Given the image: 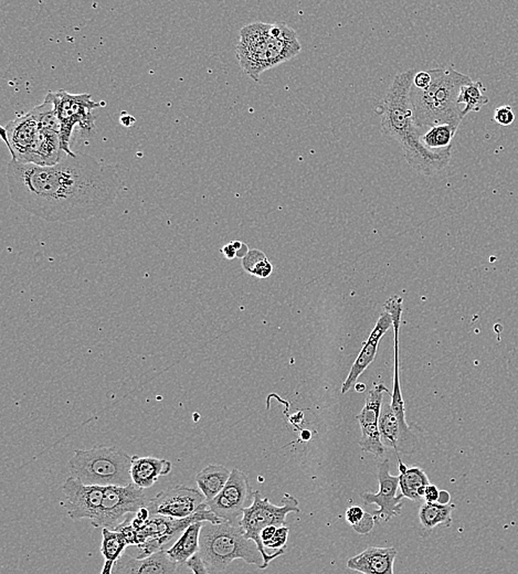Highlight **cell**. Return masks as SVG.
Here are the masks:
<instances>
[{"label":"cell","instance_id":"cell-35","mask_svg":"<svg viewBox=\"0 0 518 574\" xmlns=\"http://www.w3.org/2000/svg\"><path fill=\"white\" fill-rule=\"evenodd\" d=\"M365 512V510L359 506H352L346 510V521L354 527L359 523L360 520L363 519Z\"/></svg>","mask_w":518,"mask_h":574},{"label":"cell","instance_id":"cell-20","mask_svg":"<svg viewBox=\"0 0 518 574\" xmlns=\"http://www.w3.org/2000/svg\"><path fill=\"white\" fill-rule=\"evenodd\" d=\"M180 564L171 560L167 554L166 549L157 551L155 554L144 556V558H134L130 554H123L122 556L115 563L113 573L115 574H142L176 573Z\"/></svg>","mask_w":518,"mask_h":574},{"label":"cell","instance_id":"cell-3","mask_svg":"<svg viewBox=\"0 0 518 574\" xmlns=\"http://www.w3.org/2000/svg\"><path fill=\"white\" fill-rule=\"evenodd\" d=\"M302 51L294 29L284 22H253L240 30L237 59L242 71L259 81L265 71L288 62Z\"/></svg>","mask_w":518,"mask_h":574},{"label":"cell","instance_id":"cell-28","mask_svg":"<svg viewBox=\"0 0 518 574\" xmlns=\"http://www.w3.org/2000/svg\"><path fill=\"white\" fill-rule=\"evenodd\" d=\"M484 90L481 81H477V82L471 81L462 86L459 98H458V104L460 107L463 105V109H462L463 117L467 116L471 112H479L483 107L490 103L489 98L483 94Z\"/></svg>","mask_w":518,"mask_h":574},{"label":"cell","instance_id":"cell-24","mask_svg":"<svg viewBox=\"0 0 518 574\" xmlns=\"http://www.w3.org/2000/svg\"><path fill=\"white\" fill-rule=\"evenodd\" d=\"M456 509L453 504H439V502H425L420 506L418 517L423 528V537L427 538L435 528L450 527L452 525V514Z\"/></svg>","mask_w":518,"mask_h":574},{"label":"cell","instance_id":"cell-10","mask_svg":"<svg viewBox=\"0 0 518 574\" xmlns=\"http://www.w3.org/2000/svg\"><path fill=\"white\" fill-rule=\"evenodd\" d=\"M147 502L145 489L134 483L126 486H105L99 517L91 523L95 528L114 530L127 515L136 514Z\"/></svg>","mask_w":518,"mask_h":574},{"label":"cell","instance_id":"cell-21","mask_svg":"<svg viewBox=\"0 0 518 574\" xmlns=\"http://www.w3.org/2000/svg\"><path fill=\"white\" fill-rule=\"evenodd\" d=\"M398 551L394 547H369L361 554L348 559L347 568L365 574H394V564Z\"/></svg>","mask_w":518,"mask_h":574},{"label":"cell","instance_id":"cell-32","mask_svg":"<svg viewBox=\"0 0 518 574\" xmlns=\"http://www.w3.org/2000/svg\"><path fill=\"white\" fill-rule=\"evenodd\" d=\"M494 121L502 126H510L515 121V114L510 105H503L494 112Z\"/></svg>","mask_w":518,"mask_h":574},{"label":"cell","instance_id":"cell-8","mask_svg":"<svg viewBox=\"0 0 518 574\" xmlns=\"http://www.w3.org/2000/svg\"><path fill=\"white\" fill-rule=\"evenodd\" d=\"M197 521H209L213 523H223V520L213 514L208 507L207 502L202 505L197 512L186 518L165 517L152 515L144 525L138 529V548L142 551L140 556H150L163 550L173 539L184 533L188 526Z\"/></svg>","mask_w":518,"mask_h":574},{"label":"cell","instance_id":"cell-38","mask_svg":"<svg viewBox=\"0 0 518 574\" xmlns=\"http://www.w3.org/2000/svg\"><path fill=\"white\" fill-rule=\"evenodd\" d=\"M277 526H267L265 527L263 530L261 531V541L263 543V546H265V542L269 541L270 539L272 538L274 533H277Z\"/></svg>","mask_w":518,"mask_h":574},{"label":"cell","instance_id":"cell-30","mask_svg":"<svg viewBox=\"0 0 518 574\" xmlns=\"http://www.w3.org/2000/svg\"><path fill=\"white\" fill-rule=\"evenodd\" d=\"M244 267L248 273L260 279H267L272 273V264L259 250H250L244 258Z\"/></svg>","mask_w":518,"mask_h":574},{"label":"cell","instance_id":"cell-19","mask_svg":"<svg viewBox=\"0 0 518 574\" xmlns=\"http://www.w3.org/2000/svg\"><path fill=\"white\" fill-rule=\"evenodd\" d=\"M379 431L385 448L394 450L397 455L398 453L408 455L415 450V435L411 429L402 427L401 422L392 410V404L388 402H384L381 408Z\"/></svg>","mask_w":518,"mask_h":574},{"label":"cell","instance_id":"cell-2","mask_svg":"<svg viewBox=\"0 0 518 574\" xmlns=\"http://www.w3.org/2000/svg\"><path fill=\"white\" fill-rule=\"evenodd\" d=\"M417 71L413 69L398 73L378 109L381 130L389 138L399 142L407 163L418 173L433 176L443 171L451 161V148L431 150L420 140L416 124L410 91Z\"/></svg>","mask_w":518,"mask_h":574},{"label":"cell","instance_id":"cell-14","mask_svg":"<svg viewBox=\"0 0 518 574\" xmlns=\"http://www.w3.org/2000/svg\"><path fill=\"white\" fill-rule=\"evenodd\" d=\"M206 502L205 495L200 489L178 485L159 492L148 500L146 507L151 515L186 518L197 512Z\"/></svg>","mask_w":518,"mask_h":574},{"label":"cell","instance_id":"cell-36","mask_svg":"<svg viewBox=\"0 0 518 574\" xmlns=\"http://www.w3.org/2000/svg\"><path fill=\"white\" fill-rule=\"evenodd\" d=\"M431 83V74L429 71H420L416 73L412 86L417 88H425Z\"/></svg>","mask_w":518,"mask_h":574},{"label":"cell","instance_id":"cell-9","mask_svg":"<svg viewBox=\"0 0 518 574\" xmlns=\"http://www.w3.org/2000/svg\"><path fill=\"white\" fill-rule=\"evenodd\" d=\"M47 98L53 103L59 119L61 149L67 155H76L70 147L73 130L77 126L86 132L93 130L96 117L92 111L100 107L99 103L94 102L90 94H71L65 90L49 92Z\"/></svg>","mask_w":518,"mask_h":574},{"label":"cell","instance_id":"cell-41","mask_svg":"<svg viewBox=\"0 0 518 574\" xmlns=\"http://www.w3.org/2000/svg\"><path fill=\"white\" fill-rule=\"evenodd\" d=\"M354 387H355L356 392H358V394H364V392H365L366 391V389H367V387H366L365 383L363 382H356V385Z\"/></svg>","mask_w":518,"mask_h":574},{"label":"cell","instance_id":"cell-34","mask_svg":"<svg viewBox=\"0 0 518 574\" xmlns=\"http://www.w3.org/2000/svg\"><path fill=\"white\" fill-rule=\"evenodd\" d=\"M375 526V516L371 515L369 512H365L363 519L360 520L357 525L354 526L352 529L359 535H367L371 533Z\"/></svg>","mask_w":518,"mask_h":574},{"label":"cell","instance_id":"cell-27","mask_svg":"<svg viewBox=\"0 0 518 574\" xmlns=\"http://www.w3.org/2000/svg\"><path fill=\"white\" fill-rule=\"evenodd\" d=\"M102 535H103V540H102L101 552L104 556V566L101 573L111 574L113 573L115 563L124 554V550L128 546V543L124 535L117 529L112 530L109 528H102Z\"/></svg>","mask_w":518,"mask_h":574},{"label":"cell","instance_id":"cell-1","mask_svg":"<svg viewBox=\"0 0 518 574\" xmlns=\"http://www.w3.org/2000/svg\"><path fill=\"white\" fill-rule=\"evenodd\" d=\"M7 181L13 201L49 222L88 220L102 215L114 205L123 185L115 167L82 153L65 154L52 166L11 159Z\"/></svg>","mask_w":518,"mask_h":574},{"label":"cell","instance_id":"cell-18","mask_svg":"<svg viewBox=\"0 0 518 574\" xmlns=\"http://www.w3.org/2000/svg\"><path fill=\"white\" fill-rule=\"evenodd\" d=\"M404 300L400 296L394 295L389 298L385 303V311L392 315V328L394 333V385L392 392V408L397 417L401 422L404 429H411L407 420H406V406L402 398L401 386H400L399 369V331L401 325L402 311H404Z\"/></svg>","mask_w":518,"mask_h":574},{"label":"cell","instance_id":"cell-33","mask_svg":"<svg viewBox=\"0 0 518 574\" xmlns=\"http://www.w3.org/2000/svg\"><path fill=\"white\" fill-rule=\"evenodd\" d=\"M186 568L190 570L194 574H208L207 566H206L205 561L202 559L201 554L197 552L194 554L192 558L188 559L184 564Z\"/></svg>","mask_w":518,"mask_h":574},{"label":"cell","instance_id":"cell-40","mask_svg":"<svg viewBox=\"0 0 518 574\" xmlns=\"http://www.w3.org/2000/svg\"><path fill=\"white\" fill-rule=\"evenodd\" d=\"M439 504H450L451 502V495L450 493L446 492V490H440V495H439Z\"/></svg>","mask_w":518,"mask_h":574},{"label":"cell","instance_id":"cell-25","mask_svg":"<svg viewBox=\"0 0 518 574\" xmlns=\"http://www.w3.org/2000/svg\"><path fill=\"white\" fill-rule=\"evenodd\" d=\"M204 521L192 523L179 535L176 542L166 549L167 554L180 566H184L188 559L200 551V533H201Z\"/></svg>","mask_w":518,"mask_h":574},{"label":"cell","instance_id":"cell-39","mask_svg":"<svg viewBox=\"0 0 518 574\" xmlns=\"http://www.w3.org/2000/svg\"><path fill=\"white\" fill-rule=\"evenodd\" d=\"M223 253L226 255L227 259H234L237 256V248H234V243L223 246Z\"/></svg>","mask_w":518,"mask_h":574},{"label":"cell","instance_id":"cell-6","mask_svg":"<svg viewBox=\"0 0 518 574\" xmlns=\"http://www.w3.org/2000/svg\"><path fill=\"white\" fill-rule=\"evenodd\" d=\"M132 456L115 446L95 445L77 450L69 462L71 475L88 485L126 486L132 484Z\"/></svg>","mask_w":518,"mask_h":574},{"label":"cell","instance_id":"cell-16","mask_svg":"<svg viewBox=\"0 0 518 574\" xmlns=\"http://www.w3.org/2000/svg\"><path fill=\"white\" fill-rule=\"evenodd\" d=\"M39 123L32 111L20 115L1 127V138L13 161L28 163L39 134Z\"/></svg>","mask_w":518,"mask_h":574},{"label":"cell","instance_id":"cell-22","mask_svg":"<svg viewBox=\"0 0 518 574\" xmlns=\"http://www.w3.org/2000/svg\"><path fill=\"white\" fill-rule=\"evenodd\" d=\"M173 468L171 460L152 456H132L131 476L132 481L140 488L153 487L164 476L168 475Z\"/></svg>","mask_w":518,"mask_h":574},{"label":"cell","instance_id":"cell-26","mask_svg":"<svg viewBox=\"0 0 518 574\" xmlns=\"http://www.w3.org/2000/svg\"><path fill=\"white\" fill-rule=\"evenodd\" d=\"M230 475V469L219 464L206 466L197 474L196 483L207 502L213 500L223 490Z\"/></svg>","mask_w":518,"mask_h":574},{"label":"cell","instance_id":"cell-5","mask_svg":"<svg viewBox=\"0 0 518 574\" xmlns=\"http://www.w3.org/2000/svg\"><path fill=\"white\" fill-rule=\"evenodd\" d=\"M200 554L209 573L226 571L234 560H244L263 570L265 558L257 543L248 538L240 525L204 521L200 533Z\"/></svg>","mask_w":518,"mask_h":574},{"label":"cell","instance_id":"cell-13","mask_svg":"<svg viewBox=\"0 0 518 574\" xmlns=\"http://www.w3.org/2000/svg\"><path fill=\"white\" fill-rule=\"evenodd\" d=\"M384 394H392L390 390L380 382L373 387L368 392L366 403L363 410L358 414L356 419L359 422L361 429L359 446L364 452L369 453L376 458H381L385 455L384 444L381 442L380 431H379V418H380L381 408L384 404Z\"/></svg>","mask_w":518,"mask_h":574},{"label":"cell","instance_id":"cell-4","mask_svg":"<svg viewBox=\"0 0 518 574\" xmlns=\"http://www.w3.org/2000/svg\"><path fill=\"white\" fill-rule=\"evenodd\" d=\"M429 72V86L417 88L412 86L410 91L416 124L419 128L439 124L459 127L464 117L458 98L462 86L472 79L453 69H432Z\"/></svg>","mask_w":518,"mask_h":574},{"label":"cell","instance_id":"cell-11","mask_svg":"<svg viewBox=\"0 0 518 574\" xmlns=\"http://www.w3.org/2000/svg\"><path fill=\"white\" fill-rule=\"evenodd\" d=\"M253 500L254 492L248 476L238 468H234L226 486L213 500L207 502V505L223 521L239 525L244 510L251 506Z\"/></svg>","mask_w":518,"mask_h":574},{"label":"cell","instance_id":"cell-12","mask_svg":"<svg viewBox=\"0 0 518 574\" xmlns=\"http://www.w3.org/2000/svg\"><path fill=\"white\" fill-rule=\"evenodd\" d=\"M61 489L65 498L61 506L67 509V515L73 521L88 519L93 523L99 517L103 500V486L84 484L71 475L65 479Z\"/></svg>","mask_w":518,"mask_h":574},{"label":"cell","instance_id":"cell-23","mask_svg":"<svg viewBox=\"0 0 518 574\" xmlns=\"http://www.w3.org/2000/svg\"><path fill=\"white\" fill-rule=\"evenodd\" d=\"M397 458L399 466L400 492L404 498L419 502L423 498L425 487L430 484L429 477L425 471L418 466L409 467L400 460L399 456H397Z\"/></svg>","mask_w":518,"mask_h":574},{"label":"cell","instance_id":"cell-37","mask_svg":"<svg viewBox=\"0 0 518 574\" xmlns=\"http://www.w3.org/2000/svg\"><path fill=\"white\" fill-rule=\"evenodd\" d=\"M439 495H440V490H439L438 487L435 486V485L429 484L425 487L423 498H425V502H438Z\"/></svg>","mask_w":518,"mask_h":574},{"label":"cell","instance_id":"cell-31","mask_svg":"<svg viewBox=\"0 0 518 574\" xmlns=\"http://www.w3.org/2000/svg\"><path fill=\"white\" fill-rule=\"evenodd\" d=\"M288 533H290V528L288 526H281L277 528V533H274L272 538L269 541L265 542V548L273 549V550H280V549L286 548V543H288Z\"/></svg>","mask_w":518,"mask_h":574},{"label":"cell","instance_id":"cell-17","mask_svg":"<svg viewBox=\"0 0 518 574\" xmlns=\"http://www.w3.org/2000/svg\"><path fill=\"white\" fill-rule=\"evenodd\" d=\"M392 327V315L388 312L385 311L379 316L378 321H377L376 326L373 327V331L368 337L367 340L364 342L363 348L360 350L358 357L356 358L354 365L350 368V373H348L346 380L344 381L342 386L343 394H346L352 387L355 386L358 381V378L365 373L371 362L376 358L377 352H378L379 342L381 338L385 336L389 328Z\"/></svg>","mask_w":518,"mask_h":574},{"label":"cell","instance_id":"cell-7","mask_svg":"<svg viewBox=\"0 0 518 574\" xmlns=\"http://www.w3.org/2000/svg\"><path fill=\"white\" fill-rule=\"evenodd\" d=\"M291 512H301L298 507V500L290 494L283 496L280 506L272 504L267 498H262L260 492H254V500L250 507L244 510V515L239 521V525L244 529V533L249 539L257 543L258 548L265 558L263 570L267 569L271 561L284 554V549L275 551L274 554H267V549L261 541V531L267 526L286 525V517Z\"/></svg>","mask_w":518,"mask_h":574},{"label":"cell","instance_id":"cell-15","mask_svg":"<svg viewBox=\"0 0 518 574\" xmlns=\"http://www.w3.org/2000/svg\"><path fill=\"white\" fill-rule=\"evenodd\" d=\"M379 490L377 493L365 492L360 494V498L366 505H376L378 509L373 515L384 521L400 515L402 500L404 496L399 490V475L390 474V460H385L378 466Z\"/></svg>","mask_w":518,"mask_h":574},{"label":"cell","instance_id":"cell-29","mask_svg":"<svg viewBox=\"0 0 518 574\" xmlns=\"http://www.w3.org/2000/svg\"><path fill=\"white\" fill-rule=\"evenodd\" d=\"M459 127L451 124H439L421 135L423 145L431 150H442L452 147L451 142Z\"/></svg>","mask_w":518,"mask_h":574}]
</instances>
